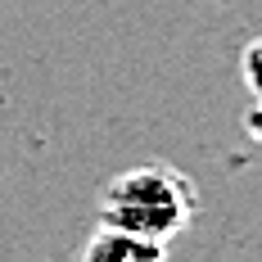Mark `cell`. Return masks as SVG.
Wrapping results in <instances>:
<instances>
[{
    "label": "cell",
    "mask_w": 262,
    "mask_h": 262,
    "mask_svg": "<svg viewBox=\"0 0 262 262\" xmlns=\"http://www.w3.org/2000/svg\"><path fill=\"white\" fill-rule=\"evenodd\" d=\"M194 212H199L194 185L185 181V172L167 167V163L127 167L100 194V226L154 239V244L177 239L194 222Z\"/></svg>",
    "instance_id": "1"
},
{
    "label": "cell",
    "mask_w": 262,
    "mask_h": 262,
    "mask_svg": "<svg viewBox=\"0 0 262 262\" xmlns=\"http://www.w3.org/2000/svg\"><path fill=\"white\" fill-rule=\"evenodd\" d=\"M81 262H167V244H154V239H140V235H127V231L100 226L95 235L86 239Z\"/></svg>",
    "instance_id": "2"
},
{
    "label": "cell",
    "mask_w": 262,
    "mask_h": 262,
    "mask_svg": "<svg viewBox=\"0 0 262 262\" xmlns=\"http://www.w3.org/2000/svg\"><path fill=\"white\" fill-rule=\"evenodd\" d=\"M239 68H244V86H249V91H253V95L262 100V36L253 41V46H249V50H244Z\"/></svg>",
    "instance_id": "3"
},
{
    "label": "cell",
    "mask_w": 262,
    "mask_h": 262,
    "mask_svg": "<svg viewBox=\"0 0 262 262\" xmlns=\"http://www.w3.org/2000/svg\"><path fill=\"white\" fill-rule=\"evenodd\" d=\"M244 131L253 136V145H262V100L249 108V113H244Z\"/></svg>",
    "instance_id": "4"
}]
</instances>
